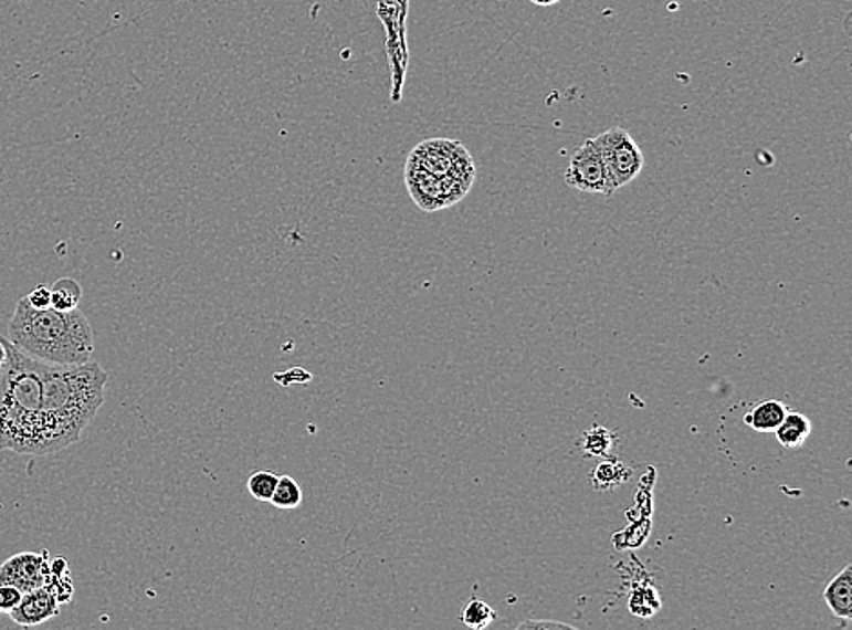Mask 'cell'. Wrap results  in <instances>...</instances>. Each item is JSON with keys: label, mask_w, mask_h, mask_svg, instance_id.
Segmentation results:
<instances>
[{"label": "cell", "mask_w": 852, "mask_h": 630, "mask_svg": "<svg viewBox=\"0 0 852 630\" xmlns=\"http://www.w3.org/2000/svg\"><path fill=\"white\" fill-rule=\"evenodd\" d=\"M631 476H633V469L629 468L628 463L618 458L608 456L603 458L602 463H598L592 473L591 483L597 491H613L629 482Z\"/></svg>", "instance_id": "11"}, {"label": "cell", "mask_w": 852, "mask_h": 630, "mask_svg": "<svg viewBox=\"0 0 852 630\" xmlns=\"http://www.w3.org/2000/svg\"><path fill=\"white\" fill-rule=\"evenodd\" d=\"M8 358L0 371V449L48 456L42 402V361L19 351L0 336Z\"/></svg>", "instance_id": "2"}, {"label": "cell", "mask_w": 852, "mask_h": 630, "mask_svg": "<svg viewBox=\"0 0 852 630\" xmlns=\"http://www.w3.org/2000/svg\"><path fill=\"white\" fill-rule=\"evenodd\" d=\"M107 372L97 361L56 366L42 361V402L48 454L81 440L104 403Z\"/></svg>", "instance_id": "1"}, {"label": "cell", "mask_w": 852, "mask_h": 630, "mask_svg": "<svg viewBox=\"0 0 852 630\" xmlns=\"http://www.w3.org/2000/svg\"><path fill=\"white\" fill-rule=\"evenodd\" d=\"M823 601L831 609L832 615L840 620H851L852 618V565H848L842 573H838L825 590H823Z\"/></svg>", "instance_id": "9"}, {"label": "cell", "mask_w": 852, "mask_h": 630, "mask_svg": "<svg viewBox=\"0 0 852 630\" xmlns=\"http://www.w3.org/2000/svg\"><path fill=\"white\" fill-rule=\"evenodd\" d=\"M475 160L453 138H429L409 153L406 188L425 213L448 209L465 199L475 183Z\"/></svg>", "instance_id": "4"}, {"label": "cell", "mask_w": 852, "mask_h": 630, "mask_svg": "<svg viewBox=\"0 0 852 630\" xmlns=\"http://www.w3.org/2000/svg\"><path fill=\"white\" fill-rule=\"evenodd\" d=\"M276 483H278V474L273 473V471H256L248 480V491L259 502H271Z\"/></svg>", "instance_id": "17"}, {"label": "cell", "mask_w": 852, "mask_h": 630, "mask_svg": "<svg viewBox=\"0 0 852 630\" xmlns=\"http://www.w3.org/2000/svg\"><path fill=\"white\" fill-rule=\"evenodd\" d=\"M812 423L806 414L801 412L789 411L783 418V422L776 429V440L780 442L781 448L798 449L811 437Z\"/></svg>", "instance_id": "12"}, {"label": "cell", "mask_w": 852, "mask_h": 630, "mask_svg": "<svg viewBox=\"0 0 852 630\" xmlns=\"http://www.w3.org/2000/svg\"><path fill=\"white\" fill-rule=\"evenodd\" d=\"M52 291V307L56 311L77 309L82 301V287L77 280L61 279L50 287Z\"/></svg>", "instance_id": "14"}, {"label": "cell", "mask_w": 852, "mask_h": 630, "mask_svg": "<svg viewBox=\"0 0 852 630\" xmlns=\"http://www.w3.org/2000/svg\"><path fill=\"white\" fill-rule=\"evenodd\" d=\"M6 358H8V351H6V346L2 344V340H0V371H2V367H4Z\"/></svg>", "instance_id": "21"}, {"label": "cell", "mask_w": 852, "mask_h": 630, "mask_svg": "<svg viewBox=\"0 0 852 630\" xmlns=\"http://www.w3.org/2000/svg\"><path fill=\"white\" fill-rule=\"evenodd\" d=\"M618 434L609 428L602 426H592L583 432L580 440V449L586 456L608 458L613 454L617 448Z\"/></svg>", "instance_id": "13"}, {"label": "cell", "mask_w": 852, "mask_h": 630, "mask_svg": "<svg viewBox=\"0 0 852 630\" xmlns=\"http://www.w3.org/2000/svg\"><path fill=\"white\" fill-rule=\"evenodd\" d=\"M24 298H27L28 304L33 309H48V307H52V291H50V287H44V285H39L36 290L31 291L30 295L24 296Z\"/></svg>", "instance_id": "19"}, {"label": "cell", "mask_w": 852, "mask_h": 630, "mask_svg": "<svg viewBox=\"0 0 852 630\" xmlns=\"http://www.w3.org/2000/svg\"><path fill=\"white\" fill-rule=\"evenodd\" d=\"M787 409L786 403L778 402V400H766V402L758 403L747 412L744 422L747 428L753 429L756 432H775L783 422L786 418Z\"/></svg>", "instance_id": "10"}, {"label": "cell", "mask_w": 852, "mask_h": 630, "mask_svg": "<svg viewBox=\"0 0 852 630\" xmlns=\"http://www.w3.org/2000/svg\"><path fill=\"white\" fill-rule=\"evenodd\" d=\"M532 2L536 6H553L557 4V2H560V0H532Z\"/></svg>", "instance_id": "22"}, {"label": "cell", "mask_w": 852, "mask_h": 630, "mask_svg": "<svg viewBox=\"0 0 852 630\" xmlns=\"http://www.w3.org/2000/svg\"><path fill=\"white\" fill-rule=\"evenodd\" d=\"M496 620V612L487 601L480 598H471L462 612V623L470 629L482 630L490 627Z\"/></svg>", "instance_id": "15"}, {"label": "cell", "mask_w": 852, "mask_h": 630, "mask_svg": "<svg viewBox=\"0 0 852 630\" xmlns=\"http://www.w3.org/2000/svg\"><path fill=\"white\" fill-rule=\"evenodd\" d=\"M21 590L13 587V585L0 584V612L2 615H10L19 607L22 600Z\"/></svg>", "instance_id": "18"}, {"label": "cell", "mask_w": 852, "mask_h": 630, "mask_svg": "<svg viewBox=\"0 0 852 630\" xmlns=\"http://www.w3.org/2000/svg\"><path fill=\"white\" fill-rule=\"evenodd\" d=\"M304 494H302L301 485L292 476H278V483H276L275 493L271 496L270 504L275 505L276 508H296L302 504Z\"/></svg>", "instance_id": "16"}, {"label": "cell", "mask_w": 852, "mask_h": 630, "mask_svg": "<svg viewBox=\"0 0 852 630\" xmlns=\"http://www.w3.org/2000/svg\"><path fill=\"white\" fill-rule=\"evenodd\" d=\"M564 178H566L569 188L582 191V193L611 197L617 191L592 138L586 140L580 148L575 149L571 158H569V164H567Z\"/></svg>", "instance_id": "6"}, {"label": "cell", "mask_w": 852, "mask_h": 630, "mask_svg": "<svg viewBox=\"0 0 852 630\" xmlns=\"http://www.w3.org/2000/svg\"><path fill=\"white\" fill-rule=\"evenodd\" d=\"M61 603L56 600L52 589L44 585L39 589L30 590L22 596L21 603L13 612H10L11 620L21 627L41 626L44 621L52 620L61 612Z\"/></svg>", "instance_id": "8"}, {"label": "cell", "mask_w": 852, "mask_h": 630, "mask_svg": "<svg viewBox=\"0 0 852 630\" xmlns=\"http://www.w3.org/2000/svg\"><path fill=\"white\" fill-rule=\"evenodd\" d=\"M602 157L606 169L613 188L620 189L633 182L643 169V153L639 144L634 143L631 133L623 127H613L609 132L600 133L592 138Z\"/></svg>", "instance_id": "5"}, {"label": "cell", "mask_w": 852, "mask_h": 630, "mask_svg": "<svg viewBox=\"0 0 852 630\" xmlns=\"http://www.w3.org/2000/svg\"><path fill=\"white\" fill-rule=\"evenodd\" d=\"M8 340L33 360L56 366H78L92 360L95 336L81 309H33L27 298L17 304Z\"/></svg>", "instance_id": "3"}, {"label": "cell", "mask_w": 852, "mask_h": 630, "mask_svg": "<svg viewBox=\"0 0 852 630\" xmlns=\"http://www.w3.org/2000/svg\"><path fill=\"white\" fill-rule=\"evenodd\" d=\"M522 629H526V627H532V629H536V627H557V629H564V627H567V629H571V627L566 626V623H551V621H526V623H522Z\"/></svg>", "instance_id": "20"}, {"label": "cell", "mask_w": 852, "mask_h": 630, "mask_svg": "<svg viewBox=\"0 0 852 630\" xmlns=\"http://www.w3.org/2000/svg\"><path fill=\"white\" fill-rule=\"evenodd\" d=\"M52 575V564L46 555L39 553H21L11 556L0 565V584L13 585L27 595L30 590L44 587Z\"/></svg>", "instance_id": "7"}]
</instances>
